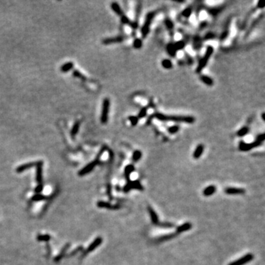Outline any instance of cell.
Returning <instances> with one entry per match:
<instances>
[{
  "label": "cell",
  "mask_w": 265,
  "mask_h": 265,
  "mask_svg": "<svg viewBox=\"0 0 265 265\" xmlns=\"http://www.w3.org/2000/svg\"><path fill=\"white\" fill-rule=\"evenodd\" d=\"M154 119H156L161 122H173L177 123H187L193 124L195 122V118L192 116H184V115H169L164 114L162 113H155L153 114Z\"/></svg>",
  "instance_id": "6da1fadb"
},
{
  "label": "cell",
  "mask_w": 265,
  "mask_h": 265,
  "mask_svg": "<svg viewBox=\"0 0 265 265\" xmlns=\"http://www.w3.org/2000/svg\"><path fill=\"white\" fill-rule=\"evenodd\" d=\"M158 13V10H153V11H150L149 13H147L144 24H143L141 28V34L143 38H146L147 35H149L150 29H151L152 23L154 21L155 18Z\"/></svg>",
  "instance_id": "7a4b0ae2"
},
{
  "label": "cell",
  "mask_w": 265,
  "mask_h": 265,
  "mask_svg": "<svg viewBox=\"0 0 265 265\" xmlns=\"http://www.w3.org/2000/svg\"><path fill=\"white\" fill-rule=\"evenodd\" d=\"M264 139H265L264 133H261V134H259V135L256 136L255 140L251 143H247V142H245V141H240L239 144H238V150H239L240 151H242V152L250 151V150L253 149V148L258 147L261 145V144H263V142H264Z\"/></svg>",
  "instance_id": "3957f363"
},
{
  "label": "cell",
  "mask_w": 265,
  "mask_h": 265,
  "mask_svg": "<svg viewBox=\"0 0 265 265\" xmlns=\"http://www.w3.org/2000/svg\"><path fill=\"white\" fill-rule=\"evenodd\" d=\"M214 52V48L213 46L208 45L206 49L204 55L199 61L198 65H197V68H196V73L200 74L201 72L206 68V66H207L208 62L210 61V58L213 55Z\"/></svg>",
  "instance_id": "277c9868"
},
{
  "label": "cell",
  "mask_w": 265,
  "mask_h": 265,
  "mask_svg": "<svg viewBox=\"0 0 265 265\" xmlns=\"http://www.w3.org/2000/svg\"><path fill=\"white\" fill-rule=\"evenodd\" d=\"M109 110H110V100L108 98H105L102 102V114L100 116V120L102 124H105L108 122V120Z\"/></svg>",
  "instance_id": "5b68a950"
},
{
  "label": "cell",
  "mask_w": 265,
  "mask_h": 265,
  "mask_svg": "<svg viewBox=\"0 0 265 265\" xmlns=\"http://www.w3.org/2000/svg\"><path fill=\"white\" fill-rule=\"evenodd\" d=\"M254 256L252 253H247L242 257L239 258L238 260L231 262L228 265H245V264L250 262L253 259Z\"/></svg>",
  "instance_id": "8992f818"
},
{
  "label": "cell",
  "mask_w": 265,
  "mask_h": 265,
  "mask_svg": "<svg viewBox=\"0 0 265 265\" xmlns=\"http://www.w3.org/2000/svg\"><path fill=\"white\" fill-rule=\"evenodd\" d=\"M98 161H99V158H97L96 160L94 161L91 162V163H89L86 166V167H84L82 169H80V172H78V175L80 176L85 175H87L88 173H90L91 172V171L93 170L94 169L95 167L98 164Z\"/></svg>",
  "instance_id": "52a82bcc"
},
{
  "label": "cell",
  "mask_w": 265,
  "mask_h": 265,
  "mask_svg": "<svg viewBox=\"0 0 265 265\" xmlns=\"http://www.w3.org/2000/svg\"><path fill=\"white\" fill-rule=\"evenodd\" d=\"M263 18H264V13H262L261 14H260L259 16L256 17L255 19H253V22H251V24H250L249 27L247 28V32H246V33H245V38H247V36H249V35H250V33H252L253 30H254V28H255L256 26L259 24V22H260L262 20Z\"/></svg>",
  "instance_id": "ba28073f"
},
{
  "label": "cell",
  "mask_w": 265,
  "mask_h": 265,
  "mask_svg": "<svg viewBox=\"0 0 265 265\" xmlns=\"http://www.w3.org/2000/svg\"><path fill=\"white\" fill-rule=\"evenodd\" d=\"M125 40V37L123 36H116L112 37V38H107L102 40V44L105 45H109V44H119L122 43Z\"/></svg>",
  "instance_id": "9c48e42d"
},
{
  "label": "cell",
  "mask_w": 265,
  "mask_h": 265,
  "mask_svg": "<svg viewBox=\"0 0 265 265\" xmlns=\"http://www.w3.org/2000/svg\"><path fill=\"white\" fill-rule=\"evenodd\" d=\"M225 8V5H222V6H219V7H214V8H206V10L207 11V13L209 14L211 16L216 17L220 14L224 9Z\"/></svg>",
  "instance_id": "30bf717a"
},
{
  "label": "cell",
  "mask_w": 265,
  "mask_h": 265,
  "mask_svg": "<svg viewBox=\"0 0 265 265\" xmlns=\"http://www.w3.org/2000/svg\"><path fill=\"white\" fill-rule=\"evenodd\" d=\"M102 243V237L99 236V237L95 238V239L91 243V245H90L88 247L87 250H86V252H85V255L88 253L92 252L93 250H94L97 247L100 246V245H101Z\"/></svg>",
  "instance_id": "8fae6325"
},
{
  "label": "cell",
  "mask_w": 265,
  "mask_h": 265,
  "mask_svg": "<svg viewBox=\"0 0 265 265\" xmlns=\"http://www.w3.org/2000/svg\"><path fill=\"white\" fill-rule=\"evenodd\" d=\"M203 43V38L199 35H194L193 39H192V47H193L194 50H200L202 47Z\"/></svg>",
  "instance_id": "7c38bea8"
},
{
  "label": "cell",
  "mask_w": 265,
  "mask_h": 265,
  "mask_svg": "<svg viewBox=\"0 0 265 265\" xmlns=\"http://www.w3.org/2000/svg\"><path fill=\"white\" fill-rule=\"evenodd\" d=\"M38 161L30 162V163L22 164V165H20L19 167H18L16 168V172H18V173L23 172L24 171L26 170V169H31V168H33V167H36V166L38 165Z\"/></svg>",
  "instance_id": "4fadbf2b"
},
{
  "label": "cell",
  "mask_w": 265,
  "mask_h": 265,
  "mask_svg": "<svg viewBox=\"0 0 265 265\" xmlns=\"http://www.w3.org/2000/svg\"><path fill=\"white\" fill-rule=\"evenodd\" d=\"M97 206H98L99 208H107V209H111V210L118 209V208H120V206H117V205H116V206H113V205H111L110 203L105 202V201H101V200L97 202Z\"/></svg>",
  "instance_id": "5bb4252c"
},
{
  "label": "cell",
  "mask_w": 265,
  "mask_h": 265,
  "mask_svg": "<svg viewBox=\"0 0 265 265\" xmlns=\"http://www.w3.org/2000/svg\"><path fill=\"white\" fill-rule=\"evenodd\" d=\"M164 24H165L166 28L167 29V30L169 32V34L171 35L170 36H172V38L174 37V23L172 20H171V19H169V18L167 17L165 19H164Z\"/></svg>",
  "instance_id": "9a60e30c"
},
{
  "label": "cell",
  "mask_w": 265,
  "mask_h": 265,
  "mask_svg": "<svg viewBox=\"0 0 265 265\" xmlns=\"http://www.w3.org/2000/svg\"><path fill=\"white\" fill-rule=\"evenodd\" d=\"M166 50H167L168 55H169L171 58L176 57V55H177V52H178V51L176 50L175 47L174 42H172V41L169 42V43L167 45Z\"/></svg>",
  "instance_id": "2e32d148"
},
{
  "label": "cell",
  "mask_w": 265,
  "mask_h": 265,
  "mask_svg": "<svg viewBox=\"0 0 265 265\" xmlns=\"http://www.w3.org/2000/svg\"><path fill=\"white\" fill-rule=\"evenodd\" d=\"M225 192L227 194H242L245 192V190L244 189L228 187L225 189Z\"/></svg>",
  "instance_id": "e0dca14e"
},
{
  "label": "cell",
  "mask_w": 265,
  "mask_h": 265,
  "mask_svg": "<svg viewBox=\"0 0 265 265\" xmlns=\"http://www.w3.org/2000/svg\"><path fill=\"white\" fill-rule=\"evenodd\" d=\"M256 10V8H252L251 10H250L249 12H247V14L246 15V16L245 17V19H244V20L242 21V22L241 24V30H245V28H246V26L247 25V23H248L249 20H250V19L251 18L252 15L255 13V11Z\"/></svg>",
  "instance_id": "ac0fdd59"
},
{
  "label": "cell",
  "mask_w": 265,
  "mask_h": 265,
  "mask_svg": "<svg viewBox=\"0 0 265 265\" xmlns=\"http://www.w3.org/2000/svg\"><path fill=\"white\" fill-rule=\"evenodd\" d=\"M36 181L38 184H41L42 183V170H43V162L38 161V165L36 166Z\"/></svg>",
  "instance_id": "d6986e66"
},
{
  "label": "cell",
  "mask_w": 265,
  "mask_h": 265,
  "mask_svg": "<svg viewBox=\"0 0 265 265\" xmlns=\"http://www.w3.org/2000/svg\"><path fill=\"white\" fill-rule=\"evenodd\" d=\"M200 80L203 84H205L207 86H213L214 84V81L213 78H211L209 76L206 75H200Z\"/></svg>",
  "instance_id": "ffe728a7"
},
{
  "label": "cell",
  "mask_w": 265,
  "mask_h": 265,
  "mask_svg": "<svg viewBox=\"0 0 265 265\" xmlns=\"http://www.w3.org/2000/svg\"><path fill=\"white\" fill-rule=\"evenodd\" d=\"M204 145L202 144H200L196 147L195 150H194L193 153V155H192V156H193L194 159H198L202 156L203 152H204Z\"/></svg>",
  "instance_id": "44dd1931"
},
{
  "label": "cell",
  "mask_w": 265,
  "mask_h": 265,
  "mask_svg": "<svg viewBox=\"0 0 265 265\" xmlns=\"http://www.w3.org/2000/svg\"><path fill=\"white\" fill-rule=\"evenodd\" d=\"M148 211H149V214H150V218H151L152 222H153V223L154 224V225H158L159 224H160V222H159L158 215H157L156 212L155 211V210L153 209V208H152V207H150V206H149V207H148Z\"/></svg>",
  "instance_id": "7402d4cb"
},
{
  "label": "cell",
  "mask_w": 265,
  "mask_h": 265,
  "mask_svg": "<svg viewBox=\"0 0 265 265\" xmlns=\"http://www.w3.org/2000/svg\"><path fill=\"white\" fill-rule=\"evenodd\" d=\"M230 34V22H228L226 24L225 28H224L223 31L222 32V33L220 34V41H224L228 38V35Z\"/></svg>",
  "instance_id": "603a6c76"
},
{
  "label": "cell",
  "mask_w": 265,
  "mask_h": 265,
  "mask_svg": "<svg viewBox=\"0 0 265 265\" xmlns=\"http://www.w3.org/2000/svg\"><path fill=\"white\" fill-rule=\"evenodd\" d=\"M192 228V225L191 222H186V223L178 226V227L177 228L176 233L177 234H181V233L189 231V230H190Z\"/></svg>",
  "instance_id": "cb8c5ba5"
},
{
  "label": "cell",
  "mask_w": 265,
  "mask_h": 265,
  "mask_svg": "<svg viewBox=\"0 0 265 265\" xmlns=\"http://www.w3.org/2000/svg\"><path fill=\"white\" fill-rule=\"evenodd\" d=\"M111 8L113 10H114V12L116 14V15L119 16L120 17L122 16L123 15L124 12L122 11V10L121 7L119 6V5L118 4V3L116 2H113L111 4Z\"/></svg>",
  "instance_id": "d4e9b609"
},
{
  "label": "cell",
  "mask_w": 265,
  "mask_h": 265,
  "mask_svg": "<svg viewBox=\"0 0 265 265\" xmlns=\"http://www.w3.org/2000/svg\"><path fill=\"white\" fill-rule=\"evenodd\" d=\"M250 132V127L249 125H245L242 128H241L239 130L236 132V135L238 137H244L249 133Z\"/></svg>",
  "instance_id": "484cf974"
},
{
  "label": "cell",
  "mask_w": 265,
  "mask_h": 265,
  "mask_svg": "<svg viewBox=\"0 0 265 265\" xmlns=\"http://www.w3.org/2000/svg\"><path fill=\"white\" fill-rule=\"evenodd\" d=\"M216 190H217V188L214 185L209 186L206 187V188L203 190V195L206 196V197L211 196L216 192Z\"/></svg>",
  "instance_id": "4316f807"
},
{
  "label": "cell",
  "mask_w": 265,
  "mask_h": 265,
  "mask_svg": "<svg viewBox=\"0 0 265 265\" xmlns=\"http://www.w3.org/2000/svg\"><path fill=\"white\" fill-rule=\"evenodd\" d=\"M192 13H193V8L192 6H189L185 9H183L181 11V16L182 17H183L184 19H189L191 16H192Z\"/></svg>",
  "instance_id": "83f0119b"
},
{
  "label": "cell",
  "mask_w": 265,
  "mask_h": 265,
  "mask_svg": "<svg viewBox=\"0 0 265 265\" xmlns=\"http://www.w3.org/2000/svg\"><path fill=\"white\" fill-rule=\"evenodd\" d=\"M161 66L164 69H165L169 70L171 69H172L173 63L170 59H169V58H165V59H163L161 61Z\"/></svg>",
  "instance_id": "f1b7e54d"
},
{
  "label": "cell",
  "mask_w": 265,
  "mask_h": 265,
  "mask_svg": "<svg viewBox=\"0 0 265 265\" xmlns=\"http://www.w3.org/2000/svg\"><path fill=\"white\" fill-rule=\"evenodd\" d=\"M174 44L176 48V50L178 52V51H181L183 49H184L186 46V41L184 40H180L175 42Z\"/></svg>",
  "instance_id": "f546056e"
},
{
  "label": "cell",
  "mask_w": 265,
  "mask_h": 265,
  "mask_svg": "<svg viewBox=\"0 0 265 265\" xmlns=\"http://www.w3.org/2000/svg\"><path fill=\"white\" fill-rule=\"evenodd\" d=\"M141 157H142V153H141L140 150H135V151L133 152V153H132V161L133 162L139 161L141 159Z\"/></svg>",
  "instance_id": "4dcf8cb0"
},
{
  "label": "cell",
  "mask_w": 265,
  "mask_h": 265,
  "mask_svg": "<svg viewBox=\"0 0 265 265\" xmlns=\"http://www.w3.org/2000/svg\"><path fill=\"white\" fill-rule=\"evenodd\" d=\"M134 169H135V167H134V166L132 165V164H128V166L125 167V177H126L128 179H129V176H130V175L133 172Z\"/></svg>",
  "instance_id": "1f68e13d"
},
{
  "label": "cell",
  "mask_w": 265,
  "mask_h": 265,
  "mask_svg": "<svg viewBox=\"0 0 265 265\" xmlns=\"http://www.w3.org/2000/svg\"><path fill=\"white\" fill-rule=\"evenodd\" d=\"M143 46V41L141 38H136L132 41V47L136 49H140Z\"/></svg>",
  "instance_id": "d6a6232c"
},
{
  "label": "cell",
  "mask_w": 265,
  "mask_h": 265,
  "mask_svg": "<svg viewBox=\"0 0 265 265\" xmlns=\"http://www.w3.org/2000/svg\"><path fill=\"white\" fill-rule=\"evenodd\" d=\"M74 66V63L72 62H68V63H65L61 67V70L62 72H67L70 69H72Z\"/></svg>",
  "instance_id": "836d02e7"
},
{
  "label": "cell",
  "mask_w": 265,
  "mask_h": 265,
  "mask_svg": "<svg viewBox=\"0 0 265 265\" xmlns=\"http://www.w3.org/2000/svg\"><path fill=\"white\" fill-rule=\"evenodd\" d=\"M216 38H217V35L215 34L214 33H212V32H208V33H206V34L202 38H203V41H205L215 39Z\"/></svg>",
  "instance_id": "e575fe53"
},
{
  "label": "cell",
  "mask_w": 265,
  "mask_h": 265,
  "mask_svg": "<svg viewBox=\"0 0 265 265\" xmlns=\"http://www.w3.org/2000/svg\"><path fill=\"white\" fill-rule=\"evenodd\" d=\"M180 130V126L179 125H172V126H169L167 128V131L170 134H175L179 131Z\"/></svg>",
  "instance_id": "d590c367"
},
{
  "label": "cell",
  "mask_w": 265,
  "mask_h": 265,
  "mask_svg": "<svg viewBox=\"0 0 265 265\" xmlns=\"http://www.w3.org/2000/svg\"><path fill=\"white\" fill-rule=\"evenodd\" d=\"M51 236L49 234H44V235H38L37 236V240L39 242H48L50 240Z\"/></svg>",
  "instance_id": "8d00e7d4"
},
{
  "label": "cell",
  "mask_w": 265,
  "mask_h": 265,
  "mask_svg": "<svg viewBox=\"0 0 265 265\" xmlns=\"http://www.w3.org/2000/svg\"><path fill=\"white\" fill-rule=\"evenodd\" d=\"M147 108L145 107L142 108L140 110V111H139V114H138L137 116L138 119H143V118H144L147 116Z\"/></svg>",
  "instance_id": "74e56055"
},
{
  "label": "cell",
  "mask_w": 265,
  "mask_h": 265,
  "mask_svg": "<svg viewBox=\"0 0 265 265\" xmlns=\"http://www.w3.org/2000/svg\"><path fill=\"white\" fill-rule=\"evenodd\" d=\"M80 122H75V125H74L73 128H72V132H71V133H72V135L75 136L76 134L77 133V132H78L79 128H80Z\"/></svg>",
  "instance_id": "f35d334b"
},
{
  "label": "cell",
  "mask_w": 265,
  "mask_h": 265,
  "mask_svg": "<svg viewBox=\"0 0 265 265\" xmlns=\"http://www.w3.org/2000/svg\"><path fill=\"white\" fill-rule=\"evenodd\" d=\"M128 120L130 121V122L132 125V126H136V125H137L138 122H139V119H138L137 116H130L128 117Z\"/></svg>",
  "instance_id": "ab89813d"
},
{
  "label": "cell",
  "mask_w": 265,
  "mask_h": 265,
  "mask_svg": "<svg viewBox=\"0 0 265 265\" xmlns=\"http://www.w3.org/2000/svg\"><path fill=\"white\" fill-rule=\"evenodd\" d=\"M175 234H169V235H166V236H161V237H160L158 238V241L161 242H164L166 241V240L168 239H170V238H172L173 237H175Z\"/></svg>",
  "instance_id": "60d3db41"
},
{
  "label": "cell",
  "mask_w": 265,
  "mask_h": 265,
  "mask_svg": "<svg viewBox=\"0 0 265 265\" xmlns=\"http://www.w3.org/2000/svg\"><path fill=\"white\" fill-rule=\"evenodd\" d=\"M185 58L186 61L187 63H189V65H192L193 63V58L189 54H188L187 52H185Z\"/></svg>",
  "instance_id": "b9f144b4"
},
{
  "label": "cell",
  "mask_w": 265,
  "mask_h": 265,
  "mask_svg": "<svg viewBox=\"0 0 265 265\" xmlns=\"http://www.w3.org/2000/svg\"><path fill=\"white\" fill-rule=\"evenodd\" d=\"M68 246H69V245H67L66 247H64V248L63 249V250H62V251H61V254H59V255H58L57 257H56V259H55V261H58L59 260H61V259L62 257H63V253H64L66 251V250L67 249H68Z\"/></svg>",
  "instance_id": "7bdbcfd3"
},
{
  "label": "cell",
  "mask_w": 265,
  "mask_h": 265,
  "mask_svg": "<svg viewBox=\"0 0 265 265\" xmlns=\"http://www.w3.org/2000/svg\"><path fill=\"white\" fill-rule=\"evenodd\" d=\"M44 198H45V197H44V195H42V194H35L34 197H33V200L39 201V200H44Z\"/></svg>",
  "instance_id": "ee69618b"
},
{
  "label": "cell",
  "mask_w": 265,
  "mask_h": 265,
  "mask_svg": "<svg viewBox=\"0 0 265 265\" xmlns=\"http://www.w3.org/2000/svg\"><path fill=\"white\" fill-rule=\"evenodd\" d=\"M264 2L259 1L257 2L256 5V9H264Z\"/></svg>",
  "instance_id": "f6af8a7d"
},
{
  "label": "cell",
  "mask_w": 265,
  "mask_h": 265,
  "mask_svg": "<svg viewBox=\"0 0 265 265\" xmlns=\"http://www.w3.org/2000/svg\"><path fill=\"white\" fill-rule=\"evenodd\" d=\"M74 75L75 76V77H80V78H81V79H83V80H85V77H84V76L82 75V74L80 73V72H79L78 71H75V72H74Z\"/></svg>",
  "instance_id": "bcb514c9"
},
{
  "label": "cell",
  "mask_w": 265,
  "mask_h": 265,
  "mask_svg": "<svg viewBox=\"0 0 265 265\" xmlns=\"http://www.w3.org/2000/svg\"><path fill=\"white\" fill-rule=\"evenodd\" d=\"M42 190H43V186H42V184H38V186H37L36 188H35V192H36V193L40 194V192H41Z\"/></svg>",
  "instance_id": "7dc6e473"
},
{
  "label": "cell",
  "mask_w": 265,
  "mask_h": 265,
  "mask_svg": "<svg viewBox=\"0 0 265 265\" xmlns=\"http://www.w3.org/2000/svg\"><path fill=\"white\" fill-rule=\"evenodd\" d=\"M207 25H208V22H206V21H203V22H201L200 24V30L204 29L205 27H206V26Z\"/></svg>",
  "instance_id": "c3c4849f"
},
{
  "label": "cell",
  "mask_w": 265,
  "mask_h": 265,
  "mask_svg": "<svg viewBox=\"0 0 265 265\" xmlns=\"http://www.w3.org/2000/svg\"><path fill=\"white\" fill-rule=\"evenodd\" d=\"M261 119L263 120V121H265V113L263 112L262 114H261Z\"/></svg>",
  "instance_id": "681fc988"
}]
</instances>
